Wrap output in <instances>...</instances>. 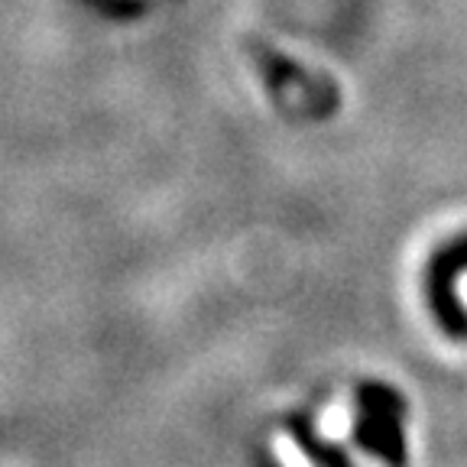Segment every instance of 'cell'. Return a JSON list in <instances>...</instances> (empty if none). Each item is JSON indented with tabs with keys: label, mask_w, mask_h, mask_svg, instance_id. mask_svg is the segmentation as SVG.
Instances as JSON below:
<instances>
[{
	"label": "cell",
	"mask_w": 467,
	"mask_h": 467,
	"mask_svg": "<svg viewBox=\"0 0 467 467\" xmlns=\"http://www.w3.org/2000/svg\"><path fill=\"white\" fill-rule=\"evenodd\" d=\"M354 441L387 467H406V400L383 379H364L354 389Z\"/></svg>",
	"instance_id": "cell-1"
},
{
	"label": "cell",
	"mask_w": 467,
	"mask_h": 467,
	"mask_svg": "<svg viewBox=\"0 0 467 467\" xmlns=\"http://www.w3.org/2000/svg\"><path fill=\"white\" fill-rule=\"evenodd\" d=\"M429 302L438 325L451 337L467 335V234L431 256Z\"/></svg>",
	"instance_id": "cell-2"
},
{
	"label": "cell",
	"mask_w": 467,
	"mask_h": 467,
	"mask_svg": "<svg viewBox=\"0 0 467 467\" xmlns=\"http://www.w3.org/2000/svg\"><path fill=\"white\" fill-rule=\"evenodd\" d=\"M285 429H289L292 441L299 445V451L306 454L308 461H312L315 467H354V461H350V454L344 451L341 445H335L331 438H325L318 429H315V422L308 416H302V412H296V416H289V422H285Z\"/></svg>",
	"instance_id": "cell-3"
}]
</instances>
